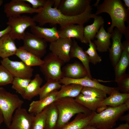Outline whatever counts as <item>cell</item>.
<instances>
[{
    "label": "cell",
    "mask_w": 129,
    "mask_h": 129,
    "mask_svg": "<svg viewBox=\"0 0 129 129\" xmlns=\"http://www.w3.org/2000/svg\"><path fill=\"white\" fill-rule=\"evenodd\" d=\"M54 4V0H47L41 11L33 17L36 23H38L40 26L48 23L58 24L60 26L61 29L71 24L83 25L96 16L92 13V8L90 5L81 14L69 16L62 14L58 9L53 7Z\"/></svg>",
    "instance_id": "obj_1"
},
{
    "label": "cell",
    "mask_w": 129,
    "mask_h": 129,
    "mask_svg": "<svg viewBox=\"0 0 129 129\" xmlns=\"http://www.w3.org/2000/svg\"><path fill=\"white\" fill-rule=\"evenodd\" d=\"M105 12L108 13L111 19L110 26L107 29V32L111 33L114 27L117 28L124 35L126 39H129V26L126 27L125 22H128L129 11L120 0H104L97 7L95 14L97 15Z\"/></svg>",
    "instance_id": "obj_2"
},
{
    "label": "cell",
    "mask_w": 129,
    "mask_h": 129,
    "mask_svg": "<svg viewBox=\"0 0 129 129\" xmlns=\"http://www.w3.org/2000/svg\"><path fill=\"white\" fill-rule=\"evenodd\" d=\"M129 109V100L120 106L109 107L99 113L94 112L88 125L97 129H110L116 124L117 121Z\"/></svg>",
    "instance_id": "obj_3"
},
{
    "label": "cell",
    "mask_w": 129,
    "mask_h": 129,
    "mask_svg": "<svg viewBox=\"0 0 129 129\" xmlns=\"http://www.w3.org/2000/svg\"><path fill=\"white\" fill-rule=\"evenodd\" d=\"M53 103L59 112L56 127L57 129L62 128L76 114L80 113L89 114L92 112L72 98L65 97L58 99Z\"/></svg>",
    "instance_id": "obj_4"
},
{
    "label": "cell",
    "mask_w": 129,
    "mask_h": 129,
    "mask_svg": "<svg viewBox=\"0 0 129 129\" xmlns=\"http://www.w3.org/2000/svg\"><path fill=\"white\" fill-rule=\"evenodd\" d=\"M24 102L17 94L7 91L0 87V109L3 115L4 122L8 128L15 111L22 107Z\"/></svg>",
    "instance_id": "obj_5"
},
{
    "label": "cell",
    "mask_w": 129,
    "mask_h": 129,
    "mask_svg": "<svg viewBox=\"0 0 129 129\" xmlns=\"http://www.w3.org/2000/svg\"><path fill=\"white\" fill-rule=\"evenodd\" d=\"M40 70L46 81H59L63 77L62 67L64 63L51 52L44 57Z\"/></svg>",
    "instance_id": "obj_6"
},
{
    "label": "cell",
    "mask_w": 129,
    "mask_h": 129,
    "mask_svg": "<svg viewBox=\"0 0 129 129\" xmlns=\"http://www.w3.org/2000/svg\"><path fill=\"white\" fill-rule=\"evenodd\" d=\"M6 24L11 27L9 33L14 40H23L26 29L36 25L33 18L27 16L21 15L8 18Z\"/></svg>",
    "instance_id": "obj_7"
},
{
    "label": "cell",
    "mask_w": 129,
    "mask_h": 129,
    "mask_svg": "<svg viewBox=\"0 0 129 129\" xmlns=\"http://www.w3.org/2000/svg\"><path fill=\"white\" fill-rule=\"evenodd\" d=\"M22 46L27 51L41 58L46 52L47 42L44 39L29 32H26Z\"/></svg>",
    "instance_id": "obj_8"
},
{
    "label": "cell",
    "mask_w": 129,
    "mask_h": 129,
    "mask_svg": "<svg viewBox=\"0 0 129 129\" xmlns=\"http://www.w3.org/2000/svg\"><path fill=\"white\" fill-rule=\"evenodd\" d=\"M0 63L14 77L31 79L32 76L33 69L22 61H14L7 58L2 59Z\"/></svg>",
    "instance_id": "obj_9"
},
{
    "label": "cell",
    "mask_w": 129,
    "mask_h": 129,
    "mask_svg": "<svg viewBox=\"0 0 129 129\" xmlns=\"http://www.w3.org/2000/svg\"><path fill=\"white\" fill-rule=\"evenodd\" d=\"M42 7L35 9L24 0H12L4 6V11L8 18L21 15L23 13H38Z\"/></svg>",
    "instance_id": "obj_10"
},
{
    "label": "cell",
    "mask_w": 129,
    "mask_h": 129,
    "mask_svg": "<svg viewBox=\"0 0 129 129\" xmlns=\"http://www.w3.org/2000/svg\"><path fill=\"white\" fill-rule=\"evenodd\" d=\"M91 0H62L58 8L63 14L69 16L79 15L89 5Z\"/></svg>",
    "instance_id": "obj_11"
},
{
    "label": "cell",
    "mask_w": 129,
    "mask_h": 129,
    "mask_svg": "<svg viewBox=\"0 0 129 129\" xmlns=\"http://www.w3.org/2000/svg\"><path fill=\"white\" fill-rule=\"evenodd\" d=\"M34 115L25 108L17 109L13 115L9 129H32Z\"/></svg>",
    "instance_id": "obj_12"
},
{
    "label": "cell",
    "mask_w": 129,
    "mask_h": 129,
    "mask_svg": "<svg viewBox=\"0 0 129 129\" xmlns=\"http://www.w3.org/2000/svg\"><path fill=\"white\" fill-rule=\"evenodd\" d=\"M73 42L71 38H60L50 43L49 49L52 54L64 63H67L71 59L70 53Z\"/></svg>",
    "instance_id": "obj_13"
},
{
    "label": "cell",
    "mask_w": 129,
    "mask_h": 129,
    "mask_svg": "<svg viewBox=\"0 0 129 129\" xmlns=\"http://www.w3.org/2000/svg\"><path fill=\"white\" fill-rule=\"evenodd\" d=\"M61 84L67 85L75 84L84 87H95L102 90L106 93L110 95L114 87L105 86L95 80L86 76L82 78L73 79L63 77L59 80Z\"/></svg>",
    "instance_id": "obj_14"
},
{
    "label": "cell",
    "mask_w": 129,
    "mask_h": 129,
    "mask_svg": "<svg viewBox=\"0 0 129 129\" xmlns=\"http://www.w3.org/2000/svg\"><path fill=\"white\" fill-rule=\"evenodd\" d=\"M112 40L111 47L108 49L109 56L111 63L114 67L120 57L123 50L121 42L122 34L115 28L111 33Z\"/></svg>",
    "instance_id": "obj_15"
},
{
    "label": "cell",
    "mask_w": 129,
    "mask_h": 129,
    "mask_svg": "<svg viewBox=\"0 0 129 129\" xmlns=\"http://www.w3.org/2000/svg\"><path fill=\"white\" fill-rule=\"evenodd\" d=\"M30 28L32 33L50 43L60 38L59 31L55 27H46L36 25Z\"/></svg>",
    "instance_id": "obj_16"
},
{
    "label": "cell",
    "mask_w": 129,
    "mask_h": 129,
    "mask_svg": "<svg viewBox=\"0 0 129 129\" xmlns=\"http://www.w3.org/2000/svg\"><path fill=\"white\" fill-rule=\"evenodd\" d=\"M83 25L71 24L61 29L59 31L60 38H75L81 42L86 44L84 35Z\"/></svg>",
    "instance_id": "obj_17"
},
{
    "label": "cell",
    "mask_w": 129,
    "mask_h": 129,
    "mask_svg": "<svg viewBox=\"0 0 129 129\" xmlns=\"http://www.w3.org/2000/svg\"><path fill=\"white\" fill-rule=\"evenodd\" d=\"M62 70L63 77L78 79L88 76L84 66L78 62L66 64L63 67Z\"/></svg>",
    "instance_id": "obj_18"
},
{
    "label": "cell",
    "mask_w": 129,
    "mask_h": 129,
    "mask_svg": "<svg viewBox=\"0 0 129 129\" xmlns=\"http://www.w3.org/2000/svg\"><path fill=\"white\" fill-rule=\"evenodd\" d=\"M17 48L9 33L0 38V57L2 59L15 55Z\"/></svg>",
    "instance_id": "obj_19"
},
{
    "label": "cell",
    "mask_w": 129,
    "mask_h": 129,
    "mask_svg": "<svg viewBox=\"0 0 129 129\" xmlns=\"http://www.w3.org/2000/svg\"><path fill=\"white\" fill-rule=\"evenodd\" d=\"M58 90H55L41 99L33 101L29 105L28 112L34 115L42 112L46 107L56 99Z\"/></svg>",
    "instance_id": "obj_20"
},
{
    "label": "cell",
    "mask_w": 129,
    "mask_h": 129,
    "mask_svg": "<svg viewBox=\"0 0 129 129\" xmlns=\"http://www.w3.org/2000/svg\"><path fill=\"white\" fill-rule=\"evenodd\" d=\"M109 95L102 101L100 106H108L117 107L125 103L129 100V94L120 92L117 87H114Z\"/></svg>",
    "instance_id": "obj_21"
},
{
    "label": "cell",
    "mask_w": 129,
    "mask_h": 129,
    "mask_svg": "<svg viewBox=\"0 0 129 129\" xmlns=\"http://www.w3.org/2000/svg\"><path fill=\"white\" fill-rule=\"evenodd\" d=\"M70 58H76L81 62L87 71L88 76L92 78L89 66L90 63L88 55L83 48L78 44L77 42L74 40L70 53Z\"/></svg>",
    "instance_id": "obj_22"
},
{
    "label": "cell",
    "mask_w": 129,
    "mask_h": 129,
    "mask_svg": "<svg viewBox=\"0 0 129 129\" xmlns=\"http://www.w3.org/2000/svg\"><path fill=\"white\" fill-rule=\"evenodd\" d=\"M112 33L107 32L104 29V25L101 27L95 38L97 39L94 41L97 50L100 52L107 51L111 45L110 39Z\"/></svg>",
    "instance_id": "obj_23"
},
{
    "label": "cell",
    "mask_w": 129,
    "mask_h": 129,
    "mask_svg": "<svg viewBox=\"0 0 129 129\" xmlns=\"http://www.w3.org/2000/svg\"><path fill=\"white\" fill-rule=\"evenodd\" d=\"M15 55L26 65L30 67L40 66L44 62L41 58L27 51L22 46L17 48Z\"/></svg>",
    "instance_id": "obj_24"
},
{
    "label": "cell",
    "mask_w": 129,
    "mask_h": 129,
    "mask_svg": "<svg viewBox=\"0 0 129 129\" xmlns=\"http://www.w3.org/2000/svg\"><path fill=\"white\" fill-rule=\"evenodd\" d=\"M94 112L90 113H79L75 119L68 123L61 129H82L88 125L93 117Z\"/></svg>",
    "instance_id": "obj_25"
},
{
    "label": "cell",
    "mask_w": 129,
    "mask_h": 129,
    "mask_svg": "<svg viewBox=\"0 0 129 129\" xmlns=\"http://www.w3.org/2000/svg\"><path fill=\"white\" fill-rule=\"evenodd\" d=\"M43 80L40 75L37 74L34 78L31 80L24 93L22 96L25 99L30 100L34 97L39 95L41 86Z\"/></svg>",
    "instance_id": "obj_26"
},
{
    "label": "cell",
    "mask_w": 129,
    "mask_h": 129,
    "mask_svg": "<svg viewBox=\"0 0 129 129\" xmlns=\"http://www.w3.org/2000/svg\"><path fill=\"white\" fill-rule=\"evenodd\" d=\"M91 24L84 27V35L86 44L90 40H93L101 27L104 23V20L101 16L96 15Z\"/></svg>",
    "instance_id": "obj_27"
},
{
    "label": "cell",
    "mask_w": 129,
    "mask_h": 129,
    "mask_svg": "<svg viewBox=\"0 0 129 129\" xmlns=\"http://www.w3.org/2000/svg\"><path fill=\"white\" fill-rule=\"evenodd\" d=\"M83 87L75 84L63 85L57 92V99L65 97L75 98L81 93Z\"/></svg>",
    "instance_id": "obj_28"
},
{
    "label": "cell",
    "mask_w": 129,
    "mask_h": 129,
    "mask_svg": "<svg viewBox=\"0 0 129 129\" xmlns=\"http://www.w3.org/2000/svg\"><path fill=\"white\" fill-rule=\"evenodd\" d=\"M104 99L85 95L81 93L75 99L77 102L92 112H96Z\"/></svg>",
    "instance_id": "obj_29"
},
{
    "label": "cell",
    "mask_w": 129,
    "mask_h": 129,
    "mask_svg": "<svg viewBox=\"0 0 129 129\" xmlns=\"http://www.w3.org/2000/svg\"><path fill=\"white\" fill-rule=\"evenodd\" d=\"M129 64V53L123 50L120 58L114 67L115 80L118 81L125 74Z\"/></svg>",
    "instance_id": "obj_30"
},
{
    "label": "cell",
    "mask_w": 129,
    "mask_h": 129,
    "mask_svg": "<svg viewBox=\"0 0 129 129\" xmlns=\"http://www.w3.org/2000/svg\"><path fill=\"white\" fill-rule=\"evenodd\" d=\"M58 117V110L53 102L47 107L44 129H56Z\"/></svg>",
    "instance_id": "obj_31"
},
{
    "label": "cell",
    "mask_w": 129,
    "mask_h": 129,
    "mask_svg": "<svg viewBox=\"0 0 129 129\" xmlns=\"http://www.w3.org/2000/svg\"><path fill=\"white\" fill-rule=\"evenodd\" d=\"M47 81L46 83L41 87L39 95V99L45 97L52 91L60 89L61 86L59 81L50 80Z\"/></svg>",
    "instance_id": "obj_32"
},
{
    "label": "cell",
    "mask_w": 129,
    "mask_h": 129,
    "mask_svg": "<svg viewBox=\"0 0 129 129\" xmlns=\"http://www.w3.org/2000/svg\"><path fill=\"white\" fill-rule=\"evenodd\" d=\"M31 79L14 77L12 88L22 96L24 93Z\"/></svg>",
    "instance_id": "obj_33"
},
{
    "label": "cell",
    "mask_w": 129,
    "mask_h": 129,
    "mask_svg": "<svg viewBox=\"0 0 129 129\" xmlns=\"http://www.w3.org/2000/svg\"><path fill=\"white\" fill-rule=\"evenodd\" d=\"M88 43L89 47L85 51L88 56L90 62L94 65L100 63L102 59L97 53L96 45L91 40Z\"/></svg>",
    "instance_id": "obj_34"
},
{
    "label": "cell",
    "mask_w": 129,
    "mask_h": 129,
    "mask_svg": "<svg viewBox=\"0 0 129 129\" xmlns=\"http://www.w3.org/2000/svg\"><path fill=\"white\" fill-rule=\"evenodd\" d=\"M81 93L85 95L103 99L107 97V94L105 92L95 87L83 86Z\"/></svg>",
    "instance_id": "obj_35"
},
{
    "label": "cell",
    "mask_w": 129,
    "mask_h": 129,
    "mask_svg": "<svg viewBox=\"0 0 129 129\" xmlns=\"http://www.w3.org/2000/svg\"><path fill=\"white\" fill-rule=\"evenodd\" d=\"M47 107L42 112L34 116L32 129H44L45 124Z\"/></svg>",
    "instance_id": "obj_36"
},
{
    "label": "cell",
    "mask_w": 129,
    "mask_h": 129,
    "mask_svg": "<svg viewBox=\"0 0 129 129\" xmlns=\"http://www.w3.org/2000/svg\"><path fill=\"white\" fill-rule=\"evenodd\" d=\"M14 77L3 65H0V87L11 84Z\"/></svg>",
    "instance_id": "obj_37"
},
{
    "label": "cell",
    "mask_w": 129,
    "mask_h": 129,
    "mask_svg": "<svg viewBox=\"0 0 129 129\" xmlns=\"http://www.w3.org/2000/svg\"><path fill=\"white\" fill-rule=\"evenodd\" d=\"M117 87L121 93L129 94V75L125 74L121 78L116 82Z\"/></svg>",
    "instance_id": "obj_38"
},
{
    "label": "cell",
    "mask_w": 129,
    "mask_h": 129,
    "mask_svg": "<svg viewBox=\"0 0 129 129\" xmlns=\"http://www.w3.org/2000/svg\"><path fill=\"white\" fill-rule=\"evenodd\" d=\"M26 2L30 3L32 7L35 9L43 7L45 5L47 0H24Z\"/></svg>",
    "instance_id": "obj_39"
},
{
    "label": "cell",
    "mask_w": 129,
    "mask_h": 129,
    "mask_svg": "<svg viewBox=\"0 0 129 129\" xmlns=\"http://www.w3.org/2000/svg\"><path fill=\"white\" fill-rule=\"evenodd\" d=\"M123 50L129 53V39H126L122 43Z\"/></svg>",
    "instance_id": "obj_40"
},
{
    "label": "cell",
    "mask_w": 129,
    "mask_h": 129,
    "mask_svg": "<svg viewBox=\"0 0 129 129\" xmlns=\"http://www.w3.org/2000/svg\"><path fill=\"white\" fill-rule=\"evenodd\" d=\"M11 29V27L8 26L5 29L0 31V38L5 34L9 33Z\"/></svg>",
    "instance_id": "obj_41"
},
{
    "label": "cell",
    "mask_w": 129,
    "mask_h": 129,
    "mask_svg": "<svg viewBox=\"0 0 129 129\" xmlns=\"http://www.w3.org/2000/svg\"><path fill=\"white\" fill-rule=\"evenodd\" d=\"M119 119L121 121H125L126 123L129 124V114L121 115Z\"/></svg>",
    "instance_id": "obj_42"
},
{
    "label": "cell",
    "mask_w": 129,
    "mask_h": 129,
    "mask_svg": "<svg viewBox=\"0 0 129 129\" xmlns=\"http://www.w3.org/2000/svg\"><path fill=\"white\" fill-rule=\"evenodd\" d=\"M114 129H129V124L126 123L122 124Z\"/></svg>",
    "instance_id": "obj_43"
},
{
    "label": "cell",
    "mask_w": 129,
    "mask_h": 129,
    "mask_svg": "<svg viewBox=\"0 0 129 129\" xmlns=\"http://www.w3.org/2000/svg\"><path fill=\"white\" fill-rule=\"evenodd\" d=\"M108 107L107 106H100L96 110V111L97 113H100L106 109Z\"/></svg>",
    "instance_id": "obj_44"
},
{
    "label": "cell",
    "mask_w": 129,
    "mask_h": 129,
    "mask_svg": "<svg viewBox=\"0 0 129 129\" xmlns=\"http://www.w3.org/2000/svg\"><path fill=\"white\" fill-rule=\"evenodd\" d=\"M61 0H54L53 5L54 8L58 9L61 3Z\"/></svg>",
    "instance_id": "obj_45"
},
{
    "label": "cell",
    "mask_w": 129,
    "mask_h": 129,
    "mask_svg": "<svg viewBox=\"0 0 129 129\" xmlns=\"http://www.w3.org/2000/svg\"><path fill=\"white\" fill-rule=\"evenodd\" d=\"M124 3V6L129 11V0H123Z\"/></svg>",
    "instance_id": "obj_46"
},
{
    "label": "cell",
    "mask_w": 129,
    "mask_h": 129,
    "mask_svg": "<svg viewBox=\"0 0 129 129\" xmlns=\"http://www.w3.org/2000/svg\"><path fill=\"white\" fill-rule=\"evenodd\" d=\"M4 118L2 113L0 109V127L2 123L4 122Z\"/></svg>",
    "instance_id": "obj_47"
},
{
    "label": "cell",
    "mask_w": 129,
    "mask_h": 129,
    "mask_svg": "<svg viewBox=\"0 0 129 129\" xmlns=\"http://www.w3.org/2000/svg\"><path fill=\"white\" fill-rule=\"evenodd\" d=\"M82 129H97L91 126L88 125Z\"/></svg>",
    "instance_id": "obj_48"
},
{
    "label": "cell",
    "mask_w": 129,
    "mask_h": 129,
    "mask_svg": "<svg viewBox=\"0 0 129 129\" xmlns=\"http://www.w3.org/2000/svg\"><path fill=\"white\" fill-rule=\"evenodd\" d=\"M100 1V0H97L96 2L92 5L97 7L99 5L98 4Z\"/></svg>",
    "instance_id": "obj_49"
},
{
    "label": "cell",
    "mask_w": 129,
    "mask_h": 129,
    "mask_svg": "<svg viewBox=\"0 0 129 129\" xmlns=\"http://www.w3.org/2000/svg\"><path fill=\"white\" fill-rule=\"evenodd\" d=\"M4 1L3 0H0V7L3 3Z\"/></svg>",
    "instance_id": "obj_50"
}]
</instances>
